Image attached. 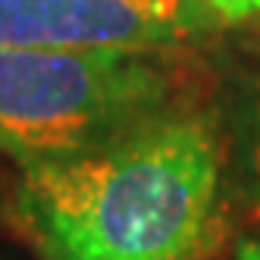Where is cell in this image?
<instances>
[{"instance_id":"cell-6","label":"cell","mask_w":260,"mask_h":260,"mask_svg":"<svg viewBox=\"0 0 260 260\" xmlns=\"http://www.w3.org/2000/svg\"><path fill=\"white\" fill-rule=\"evenodd\" d=\"M238 260H260V241H241Z\"/></svg>"},{"instance_id":"cell-4","label":"cell","mask_w":260,"mask_h":260,"mask_svg":"<svg viewBox=\"0 0 260 260\" xmlns=\"http://www.w3.org/2000/svg\"><path fill=\"white\" fill-rule=\"evenodd\" d=\"M219 25H235L260 16V0H201Z\"/></svg>"},{"instance_id":"cell-1","label":"cell","mask_w":260,"mask_h":260,"mask_svg":"<svg viewBox=\"0 0 260 260\" xmlns=\"http://www.w3.org/2000/svg\"><path fill=\"white\" fill-rule=\"evenodd\" d=\"M219 170L213 119L173 110L94 151L22 166L16 216L44 260H198Z\"/></svg>"},{"instance_id":"cell-5","label":"cell","mask_w":260,"mask_h":260,"mask_svg":"<svg viewBox=\"0 0 260 260\" xmlns=\"http://www.w3.org/2000/svg\"><path fill=\"white\" fill-rule=\"evenodd\" d=\"M251 170L260 182V104H257V119H254V135H251Z\"/></svg>"},{"instance_id":"cell-2","label":"cell","mask_w":260,"mask_h":260,"mask_svg":"<svg viewBox=\"0 0 260 260\" xmlns=\"http://www.w3.org/2000/svg\"><path fill=\"white\" fill-rule=\"evenodd\" d=\"M173 50H0V151L16 163L76 157L173 113Z\"/></svg>"},{"instance_id":"cell-3","label":"cell","mask_w":260,"mask_h":260,"mask_svg":"<svg viewBox=\"0 0 260 260\" xmlns=\"http://www.w3.org/2000/svg\"><path fill=\"white\" fill-rule=\"evenodd\" d=\"M216 25L201 0H0V50H179Z\"/></svg>"}]
</instances>
